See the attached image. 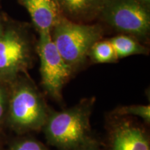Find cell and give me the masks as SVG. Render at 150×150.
<instances>
[{"label":"cell","mask_w":150,"mask_h":150,"mask_svg":"<svg viewBox=\"0 0 150 150\" xmlns=\"http://www.w3.org/2000/svg\"><path fill=\"white\" fill-rule=\"evenodd\" d=\"M140 5L144 6L148 10H150V0H136Z\"/></svg>","instance_id":"cell-16"},{"label":"cell","mask_w":150,"mask_h":150,"mask_svg":"<svg viewBox=\"0 0 150 150\" xmlns=\"http://www.w3.org/2000/svg\"><path fill=\"white\" fill-rule=\"evenodd\" d=\"M149 11L136 0H104L99 18L140 42L147 40L149 35Z\"/></svg>","instance_id":"cell-3"},{"label":"cell","mask_w":150,"mask_h":150,"mask_svg":"<svg viewBox=\"0 0 150 150\" xmlns=\"http://www.w3.org/2000/svg\"><path fill=\"white\" fill-rule=\"evenodd\" d=\"M115 117H125L127 115L138 116L147 123L150 122L149 105H131L118 107L112 112Z\"/></svg>","instance_id":"cell-12"},{"label":"cell","mask_w":150,"mask_h":150,"mask_svg":"<svg viewBox=\"0 0 150 150\" xmlns=\"http://www.w3.org/2000/svg\"><path fill=\"white\" fill-rule=\"evenodd\" d=\"M76 150H100V149L97 142L91 138Z\"/></svg>","instance_id":"cell-14"},{"label":"cell","mask_w":150,"mask_h":150,"mask_svg":"<svg viewBox=\"0 0 150 150\" xmlns=\"http://www.w3.org/2000/svg\"><path fill=\"white\" fill-rule=\"evenodd\" d=\"M63 16L76 22L85 23L98 18L104 0H56Z\"/></svg>","instance_id":"cell-9"},{"label":"cell","mask_w":150,"mask_h":150,"mask_svg":"<svg viewBox=\"0 0 150 150\" xmlns=\"http://www.w3.org/2000/svg\"><path fill=\"white\" fill-rule=\"evenodd\" d=\"M11 150H51L42 142L33 138H27L17 142L12 146Z\"/></svg>","instance_id":"cell-13"},{"label":"cell","mask_w":150,"mask_h":150,"mask_svg":"<svg viewBox=\"0 0 150 150\" xmlns=\"http://www.w3.org/2000/svg\"><path fill=\"white\" fill-rule=\"evenodd\" d=\"M110 150H150L149 140L145 131L136 124L122 119L111 129Z\"/></svg>","instance_id":"cell-7"},{"label":"cell","mask_w":150,"mask_h":150,"mask_svg":"<svg viewBox=\"0 0 150 150\" xmlns=\"http://www.w3.org/2000/svg\"><path fill=\"white\" fill-rule=\"evenodd\" d=\"M0 33H1V25H0Z\"/></svg>","instance_id":"cell-17"},{"label":"cell","mask_w":150,"mask_h":150,"mask_svg":"<svg viewBox=\"0 0 150 150\" xmlns=\"http://www.w3.org/2000/svg\"><path fill=\"white\" fill-rule=\"evenodd\" d=\"M39 33H51L63 14L56 0H20Z\"/></svg>","instance_id":"cell-8"},{"label":"cell","mask_w":150,"mask_h":150,"mask_svg":"<svg viewBox=\"0 0 150 150\" xmlns=\"http://www.w3.org/2000/svg\"><path fill=\"white\" fill-rule=\"evenodd\" d=\"M115 50L117 59L133 55L147 54L148 49L141 45L139 40L126 34L118 35L110 39Z\"/></svg>","instance_id":"cell-10"},{"label":"cell","mask_w":150,"mask_h":150,"mask_svg":"<svg viewBox=\"0 0 150 150\" xmlns=\"http://www.w3.org/2000/svg\"><path fill=\"white\" fill-rule=\"evenodd\" d=\"M94 99L61 111H50L42 127L47 141L59 150H76L91 139L90 119Z\"/></svg>","instance_id":"cell-1"},{"label":"cell","mask_w":150,"mask_h":150,"mask_svg":"<svg viewBox=\"0 0 150 150\" xmlns=\"http://www.w3.org/2000/svg\"><path fill=\"white\" fill-rule=\"evenodd\" d=\"M88 56L97 63H113L118 60L109 40L97 41L90 50Z\"/></svg>","instance_id":"cell-11"},{"label":"cell","mask_w":150,"mask_h":150,"mask_svg":"<svg viewBox=\"0 0 150 150\" xmlns=\"http://www.w3.org/2000/svg\"><path fill=\"white\" fill-rule=\"evenodd\" d=\"M32 47L21 31L10 29L0 33V79H11L25 70L31 60Z\"/></svg>","instance_id":"cell-6"},{"label":"cell","mask_w":150,"mask_h":150,"mask_svg":"<svg viewBox=\"0 0 150 150\" xmlns=\"http://www.w3.org/2000/svg\"><path fill=\"white\" fill-rule=\"evenodd\" d=\"M103 33L99 24L76 22L63 16L52 29L51 37L60 54L74 72L85 63L92 46L101 40Z\"/></svg>","instance_id":"cell-2"},{"label":"cell","mask_w":150,"mask_h":150,"mask_svg":"<svg viewBox=\"0 0 150 150\" xmlns=\"http://www.w3.org/2000/svg\"><path fill=\"white\" fill-rule=\"evenodd\" d=\"M6 111V97L3 90L0 88V121L2 120Z\"/></svg>","instance_id":"cell-15"},{"label":"cell","mask_w":150,"mask_h":150,"mask_svg":"<svg viewBox=\"0 0 150 150\" xmlns=\"http://www.w3.org/2000/svg\"><path fill=\"white\" fill-rule=\"evenodd\" d=\"M39 34L36 50L40 58L41 83L49 96L57 102H61L62 90L73 71L58 51L51 33Z\"/></svg>","instance_id":"cell-5"},{"label":"cell","mask_w":150,"mask_h":150,"mask_svg":"<svg viewBox=\"0 0 150 150\" xmlns=\"http://www.w3.org/2000/svg\"><path fill=\"white\" fill-rule=\"evenodd\" d=\"M41 94L31 83L17 86L9 102V119L17 129L24 131L42 129L49 114Z\"/></svg>","instance_id":"cell-4"}]
</instances>
